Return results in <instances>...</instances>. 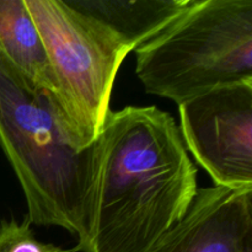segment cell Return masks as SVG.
Instances as JSON below:
<instances>
[{
  "instance_id": "obj_1",
  "label": "cell",
  "mask_w": 252,
  "mask_h": 252,
  "mask_svg": "<svg viewBox=\"0 0 252 252\" xmlns=\"http://www.w3.org/2000/svg\"><path fill=\"white\" fill-rule=\"evenodd\" d=\"M197 174L170 113L110 111L93 144L83 230L69 252H149L186 214Z\"/></svg>"
},
{
  "instance_id": "obj_2",
  "label": "cell",
  "mask_w": 252,
  "mask_h": 252,
  "mask_svg": "<svg viewBox=\"0 0 252 252\" xmlns=\"http://www.w3.org/2000/svg\"><path fill=\"white\" fill-rule=\"evenodd\" d=\"M0 148L20 182L26 217L78 238L91 177L93 147L81 152L56 101L0 56Z\"/></svg>"
},
{
  "instance_id": "obj_3",
  "label": "cell",
  "mask_w": 252,
  "mask_h": 252,
  "mask_svg": "<svg viewBox=\"0 0 252 252\" xmlns=\"http://www.w3.org/2000/svg\"><path fill=\"white\" fill-rule=\"evenodd\" d=\"M134 52L145 91L177 105L218 86L252 81V1L194 0Z\"/></svg>"
},
{
  "instance_id": "obj_4",
  "label": "cell",
  "mask_w": 252,
  "mask_h": 252,
  "mask_svg": "<svg viewBox=\"0 0 252 252\" xmlns=\"http://www.w3.org/2000/svg\"><path fill=\"white\" fill-rule=\"evenodd\" d=\"M39 32L59 105L81 152L93 147L110 112L118 69L132 49L97 20L64 0H25Z\"/></svg>"
},
{
  "instance_id": "obj_5",
  "label": "cell",
  "mask_w": 252,
  "mask_h": 252,
  "mask_svg": "<svg viewBox=\"0 0 252 252\" xmlns=\"http://www.w3.org/2000/svg\"><path fill=\"white\" fill-rule=\"evenodd\" d=\"M177 106L185 147L214 186L252 189V81L218 86Z\"/></svg>"
},
{
  "instance_id": "obj_6",
  "label": "cell",
  "mask_w": 252,
  "mask_h": 252,
  "mask_svg": "<svg viewBox=\"0 0 252 252\" xmlns=\"http://www.w3.org/2000/svg\"><path fill=\"white\" fill-rule=\"evenodd\" d=\"M250 236L252 189L207 187L149 252H238Z\"/></svg>"
},
{
  "instance_id": "obj_7",
  "label": "cell",
  "mask_w": 252,
  "mask_h": 252,
  "mask_svg": "<svg viewBox=\"0 0 252 252\" xmlns=\"http://www.w3.org/2000/svg\"><path fill=\"white\" fill-rule=\"evenodd\" d=\"M194 0H65L117 34L133 51L164 31Z\"/></svg>"
},
{
  "instance_id": "obj_8",
  "label": "cell",
  "mask_w": 252,
  "mask_h": 252,
  "mask_svg": "<svg viewBox=\"0 0 252 252\" xmlns=\"http://www.w3.org/2000/svg\"><path fill=\"white\" fill-rule=\"evenodd\" d=\"M0 56L32 88L48 94L61 108L48 56L25 0H0Z\"/></svg>"
},
{
  "instance_id": "obj_9",
  "label": "cell",
  "mask_w": 252,
  "mask_h": 252,
  "mask_svg": "<svg viewBox=\"0 0 252 252\" xmlns=\"http://www.w3.org/2000/svg\"><path fill=\"white\" fill-rule=\"evenodd\" d=\"M0 252H69L61 246L39 241L25 217L21 223L16 219L0 221Z\"/></svg>"
},
{
  "instance_id": "obj_10",
  "label": "cell",
  "mask_w": 252,
  "mask_h": 252,
  "mask_svg": "<svg viewBox=\"0 0 252 252\" xmlns=\"http://www.w3.org/2000/svg\"><path fill=\"white\" fill-rule=\"evenodd\" d=\"M238 252H252V236L246 239L245 243L241 245V248L239 249Z\"/></svg>"
}]
</instances>
